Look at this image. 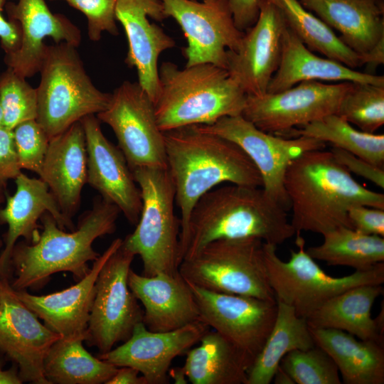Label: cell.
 I'll return each instance as SVG.
<instances>
[{
  "label": "cell",
  "mask_w": 384,
  "mask_h": 384,
  "mask_svg": "<svg viewBox=\"0 0 384 384\" xmlns=\"http://www.w3.org/2000/svg\"><path fill=\"white\" fill-rule=\"evenodd\" d=\"M284 186L296 233L324 235L339 227L351 228L348 211L354 206L384 209L383 193L359 183L324 149L307 151L292 159L284 174Z\"/></svg>",
  "instance_id": "obj_1"
},
{
  "label": "cell",
  "mask_w": 384,
  "mask_h": 384,
  "mask_svg": "<svg viewBox=\"0 0 384 384\" xmlns=\"http://www.w3.org/2000/svg\"><path fill=\"white\" fill-rule=\"evenodd\" d=\"M295 233L287 210L262 187L229 183L208 191L194 205L179 242L181 262L217 240L256 238L277 246Z\"/></svg>",
  "instance_id": "obj_2"
},
{
  "label": "cell",
  "mask_w": 384,
  "mask_h": 384,
  "mask_svg": "<svg viewBox=\"0 0 384 384\" xmlns=\"http://www.w3.org/2000/svg\"><path fill=\"white\" fill-rule=\"evenodd\" d=\"M167 170L181 213L179 242L198 200L223 183L262 187L261 175L233 142L190 125L164 132Z\"/></svg>",
  "instance_id": "obj_3"
},
{
  "label": "cell",
  "mask_w": 384,
  "mask_h": 384,
  "mask_svg": "<svg viewBox=\"0 0 384 384\" xmlns=\"http://www.w3.org/2000/svg\"><path fill=\"white\" fill-rule=\"evenodd\" d=\"M121 213L119 208L103 199L96 198L90 210L70 233L60 228L53 217L46 213L41 218V232L33 243L16 244L11 254L16 279L11 287L16 290L39 289L53 274L69 272L76 280L90 270L87 262L100 255L92 247L98 238L112 234Z\"/></svg>",
  "instance_id": "obj_4"
},
{
  "label": "cell",
  "mask_w": 384,
  "mask_h": 384,
  "mask_svg": "<svg viewBox=\"0 0 384 384\" xmlns=\"http://www.w3.org/2000/svg\"><path fill=\"white\" fill-rule=\"evenodd\" d=\"M159 92L154 102L161 132L190 125H210L225 117L241 115L247 95L228 70L209 63L179 69L162 63Z\"/></svg>",
  "instance_id": "obj_5"
},
{
  "label": "cell",
  "mask_w": 384,
  "mask_h": 384,
  "mask_svg": "<svg viewBox=\"0 0 384 384\" xmlns=\"http://www.w3.org/2000/svg\"><path fill=\"white\" fill-rule=\"evenodd\" d=\"M36 88V121L49 139L88 115L107 107L111 93L100 90L87 74L77 47L48 46Z\"/></svg>",
  "instance_id": "obj_6"
},
{
  "label": "cell",
  "mask_w": 384,
  "mask_h": 384,
  "mask_svg": "<svg viewBox=\"0 0 384 384\" xmlns=\"http://www.w3.org/2000/svg\"><path fill=\"white\" fill-rule=\"evenodd\" d=\"M142 196L137 227L122 245L143 263V275L178 272L180 219L175 214V189L167 169L139 167L132 171Z\"/></svg>",
  "instance_id": "obj_7"
},
{
  "label": "cell",
  "mask_w": 384,
  "mask_h": 384,
  "mask_svg": "<svg viewBox=\"0 0 384 384\" xmlns=\"http://www.w3.org/2000/svg\"><path fill=\"white\" fill-rule=\"evenodd\" d=\"M178 272L203 289L276 301L270 285L264 242L256 238L220 239L181 261Z\"/></svg>",
  "instance_id": "obj_8"
},
{
  "label": "cell",
  "mask_w": 384,
  "mask_h": 384,
  "mask_svg": "<svg viewBox=\"0 0 384 384\" xmlns=\"http://www.w3.org/2000/svg\"><path fill=\"white\" fill-rule=\"evenodd\" d=\"M295 234L298 250H291L289 260H282L272 244L264 242V253L276 301L292 306L298 316L307 319L331 298L351 287L383 284L384 262L344 277L327 274L306 252L301 233Z\"/></svg>",
  "instance_id": "obj_9"
},
{
  "label": "cell",
  "mask_w": 384,
  "mask_h": 384,
  "mask_svg": "<svg viewBox=\"0 0 384 384\" xmlns=\"http://www.w3.org/2000/svg\"><path fill=\"white\" fill-rule=\"evenodd\" d=\"M96 117L112 128L132 171L167 169L164 133L157 124L154 103L138 82L124 81Z\"/></svg>",
  "instance_id": "obj_10"
},
{
  "label": "cell",
  "mask_w": 384,
  "mask_h": 384,
  "mask_svg": "<svg viewBox=\"0 0 384 384\" xmlns=\"http://www.w3.org/2000/svg\"><path fill=\"white\" fill-rule=\"evenodd\" d=\"M134 255L122 242L100 270L90 311L85 341L105 353L126 341L142 322L144 311L128 285Z\"/></svg>",
  "instance_id": "obj_11"
},
{
  "label": "cell",
  "mask_w": 384,
  "mask_h": 384,
  "mask_svg": "<svg viewBox=\"0 0 384 384\" xmlns=\"http://www.w3.org/2000/svg\"><path fill=\"white\" fill-rule=\"evenodd\" d=\"M354 82L302 81L275 93L247 95L242 116L260 129L281 137L331 114Z\"/></svg>",
  "instance_id": "obj_12"
},
{
  "label": "cell",
  "mask_w": 384,
  "mask_h": 384,
  "mask_svg": "<svg viewBox=\"0 0 384 384\" xmlns=\"http://www.w3.org/2000/svg\"><path fill=\"white\" fill-rule=\"evenodd\" d=\"M196 126L238 144L259 171L265 191L287 210L290 209V203L284 178L289 164L305 151L324 149L326 144L308 137H284L264 132L242 115L225 117L210 125Z\"/></svg>",
  "instance_id": "obj_13"
},
{
  "label": "cell",
  "mask_w": 384,
  "mask_h": 384,
  "mask_svg": "<svg viewBox=\"0 0 384 384\" xmlns=\"http://www.w3.org/2000/svg\"><path fill=\"white\" fill-rule=\"evenodd\" d=\"M188 283L201 320L233 345L250 368L273 327L277 301L216 292Z\"/></svg>",
  "instance_id": "obj_14"
},
{
  "label": "cell",
  "mask_w": 384,
  "mask_h": 384,
  "mask_svg": "<svg viewBox=\"0 0 384 384\" xmlns=\"http://www.w3.org/2000/svg\"><path fill=\"white\" fill-rule=\"evenodd\" d=\"M168 17L181 28L188 45L186 66L209 63L226 69L227 51L238 50L244 32L234 23L227 0H161Z\"/></svg>",
  "instance_id": "obj_15"
},
{
  "label": "cell",
  "mask_w": 384,
  "mask_h": 384,
  "mask_svg": "<svg viewBox=\"0 0 384 384\" xmlns=\"http://www.w3.org/2000/svg\"><path fill=\"white\" fill-rule=\"evenodd\" d=\"M60 337L18 299L7 277H0V351L17 366L23 383L49 384L44 361Z\"/></svg>",
  "instance_id": "obj_16"
},
{
  "label": "cell",
  "mask_w": 384,
  "mask_h": 384,
  "mask_svg": "<svg viewBox=\"0 0 384 384\" xmlns=\"http://www.w3.org/2000/svg\"><path fill=\"white\" fill-rule=\"evenodd\" d=\"M287 28L279 7L270 0H260L256 22L244 31L238 50L227 51L226 70L247 95L267 92L279 65Z\"/></svg>",
  "instance_id": "obj_17"
},
{
  "label": "cell",
  "mask_w": 384,
  "mask_h": 384,
  "mask_svg": "<svg viewBox=\"0 0 384 384\" xmlns=\"http://www.w3.org/2000/svg\"><path fill=\"white\" fill-rule=\"evenodd\" d=\"M209 328L198 321L174 331L156 332L139 322L122 345L97 357L118 368L137 369L147 384H166L172 361L199 342Z\"/></svg>",
  "instance_id": "obj_18"
},
{
  "label": "cell",
  "mask_w": 384,
  "mask_h": 384,
  "mask_svg": "<svg viewBox=\"0 0 384 384\" xmlns=\"http://www.w3.org/2000/svg\"><path fill=\"white\" fill-rule=\"evenodd\" d=\"M115 16L127 38L125 63L136 68L139 84L154 103L159 92V57L176 46L172 38L148 19L161 22L168 18L163 3L161 0H118Z\"/></svg>",
  "instance_id": "obj_19"
},
{
  "label": "cell",
  "mask_w": 384,
  "mask_h": 384,
  "mask_svg": "<svg viewBox=\"0 0 384 384\" xmlns=\"http://www.w3.org/2000/svg\"><path fill=\"white\" fill-rule=\"evenodd\" d=\"M80 122L85 136L87 183L116 205L130 223L137 224L141 191L123 153L105 137L97 117L86 116Z\"/></svg>",
  "instance_id": "obj_20"
},
{
  "label": "cell",
  "mask_w": 384,
  "mask_h": 384,
  "mask_svg": "<svg viewBox=\"0 0 384 384\" xmlns=\"http://www.w3.org/2000/svg\"><path fill=\"white\" fill-rule=\"evenodd\" d=\"M7 11L10 20L20 27L21 42L16 51L5 55L4 62L24 78L39 73L47 47L45 38L77 48L81 42L78 27L63 15L53 14L45 0H18Z\"/></svg>",
  "instance_id": "obj_21"
},
{
  "label": "cell",
  "mask_w": 384,
  "mask_h": 384,
  "mask_svg": "<svg viewBox=\"0 0 384 384\" xmlns=\"http://www.w3.org/2000/svg\"><path fill=\"white\" fill-rule=\"evenodd\" d=\"M122 242L121 238L114 240L94 261L90 272L65 289L40 296L33 295L26 290H15L16 294L51 331L63 338L82 337L86 340L97 275Z\"/></svg>",
  "instance_id": "obj_22"
},
{
  "label": "cell",
  "mask_w": 384,
  "mask_h": 384,
  "mask_svg": "<svg viewBox=\"0 0 384 384\" xmlns=\"http://www.w3.org/2000/svg\"><path fill=\"white\" fill-rule=\"evenodd\" d=\"M14 180L16 192L13 196H6L5 206L0 208V221L8 225L5 246L0 255V277L7 275L12 251L19 238H23L28 243L37 240L41 229L38 222L46 213L53 217L60 228L75 230L43 181L30 178L22 172Z\"/></svg>",
  "instance_id": "obj_23"
},
{
  "label": "cell",
  "mask_w": 384,
  "mask_h": 384,
  "mask_svg": "<svg viewBox=\"0 0 384 384\" xmlns=\"http://www.w3.org/2000/svg\"><path fill=\"white\" fill-rule=\"evenodd\" d=\"M128 285L142 302V322L151 331H174L201 321L190 286L179 272L147 277L131 270Z\"/></svg>",
  "instance_id": "obj_24"
},
{
  "label": "cell",
  "mask_w": 384,
  "mask_h": 384,
  "mask_svg": "<svg viewBox=\"0 0 384 384\" xmlns=\"http://www.w3.org/2000/svg\"><path fill=\"white\" fill-rule=\"evenodd\" d=\"M38 175L48 186L64 217L73 223L87 183L85 136L80 121L50 139Z\"/></svg>",
  "instance_id": "obj_25"
},
{
  "label": "cell",
  "mask_w": 384,
  "mask_h": 384,
  "mask_svg": "<svg viewBox=\"0 0 384 384\" xmlns=\"http://www.w3.org/2000/svg\"><path fill=\"white\" fill-rule=\"evenodd\" d=\"M309 80L384 86L383 75L360 72L336 60L314 54L287 27L282 36L279 65L269 83L267 92H281L300 82Z\"/></svg>",
  "instance_id": "obj_26"
},
{
  "label": "cell",
  "mask_w": 384,
  "mask_h": 384,
  "mask_svg": "<svg viewBox=\"0 0 384 384\" xmlns=\"http://www.w3.org/2000/svg\"><path fill=\"white\" fill-rule=\"evenodd\" d=\"M383 294L382 284H368L351 287L331 298L306 320L309 327L334 329L361 340L384 345L383 305L375 317L371 309Z\"/></svg>",
  "instance_id": "obj_27"
},
{
  "label": "cell",
  "mask_w": 384,
  "mask_h": 384,
  "mask_svg": "<svg viewBox=\"0 0 384 384\" xmlns=\"http://www.w3.org/2000/svg\"><path fill=\"white\" fill-rule=\"evenodd\" d=\"M356 53L364 55L384 38L383 0H298Z\"/></svg>",
  "instance_id": "obj_28"
},
{
  "label": "cell",
  "mask_w": 384,
  "mask_h": 384,
  "mask_svg": "<svg viewBox=\"0 0 384 384\" xmlns=\"http://www.w3.org/2000/svg\"><path fill=\"white\" fill-rule=\"evenodd\" d=\"M315 343L336 363L345 384L384 383V345L341 330L309 327Z\"/></svg>",
  "instance_id": "obj_29"
},
{
  "label": "cell",
  "mask_w": 384,
  "mask_h": 384,
  "mask_svg": "<svg viewBox=\"0 0 384 384\" xmlns=\"http://www.w3.org/2000/svg\"><path fill=\"white\" fill-rule=\"evenodd\" d=\"M200 345L186 353L183 368L193 384H246L250 368L241 353L225 337L208 330Z\"/></svg>",
  "instance_id": "obj_30"
},
{
  "label": "cell",
  "mask_w": 384,
  "mask_h": 384,
  "mask_svg": "<svg viewBox=\"0 0 384 384\" xmlns=\"http://www.w3.org/2000/svg\"><path fill=\"white\" fill-rule=\"evenodd\" d=\"M277 305L273 327L247 371L246 384H270L286 354L316 346L306 319L283 302L277 301Z\"/></svg>",
  "instance_id": "obj_31"
},
{
  "label": "cell",
  "mask_w": 384,
  "mask_h": 384,
  "mask_svg": "<svg viewBox=\"0 0 384 384\" xmlns=\"http://www.w3.org/2000/svg\"><path fill=\"white\" fill-rule=\"evenodd\" d=\"M82 337H60L50 347L43 364L49 384L106 383L118 367L91 355Z\"/></svg>",
  "instance_id": "obj_32"
},
{
  "label": "cell",
  "mask_w": 384,
  "mask_h": 384,
  "mask_svg": "<svg viewBox=\"0 0 384 384\" xmlns=\"http://www.w3.org/2000/svg\"><path fill=\"white\" fill-rule=\"evenodd\" d=\"M323 242L308 247L314 259L328 265L347 266L366 271L384 262V238L366 235L348 227H339L322 235Z\"/></svg>",
  "instance_id": "obj_33"
},
{
  "label": "cell",
  "mask_w": 384,
  "mask_h": 384,
  "mask_svg": "<svg viewBox=\"0 0 384 384\" xmlns=\"http://www.w3.org/2000/svg\"><path fill=\"white\" fill-rule=\"evenodd\" d=\"M282 10L287 27L311 51L356 69L364 65L361 55L338 37L325 22L306 9L298 0H270Z\"/></svg>",
  "instance_id": "obj_34"
},
{
  "label": "cell",
  "mask_w": 384,
  "mask_h": 384,
  "mask_svg": "<svg viewBox=\"0 0 384 384\" xmlns=\"http://www.w3.org/2000/svg\"><path fill=\"white\" fill-rule=\"evenodd\" d=\"M304 136L338 148L384 169V135L355 129L337 114L289 132L284 137Z\"/></svg>",
  "instance_id": "obj_35"
},
{
  "label": "cell",
  "mask_w": 384,
  "mask_h": 384,
  "mask_svg": "<svg viewBox=\"0 0 384 384\" xmlns=\"http://www.w3.org/2000/svg\"><path fill=\"white\" fill-rule=\"evenodd\" d=\"M337 114L363 132L375 133L384 124V86L354 82Z\"/></svg>",
  "instance_id": "obj_36"
},
{
  "label": "cell",
  "mask_w": 384,
  "mask_h": 384,
  "mask_svg": "<svg viewBox=\"0 0 384 384\" xmlns=\"http://www.w3.org/2000/svg\"><path fill=\"white\" fill-rule=\"evenodd\" d=\"M280 367L295 384H341L338 368L331 356L321 347L294 350L286 354Z\"/></svg>",
  "instance_id": "obj_37"
},
{
  "label": "cell",
  "mask_w": 384,
  "mask_h": 384,
  "mask_svg": "<svg viewBox=\"0 0 384 384\" xmlns=\"http://www.w3.org/2000/svg\"><path fill=\"white\" fill-rule=\"evenodd\" d=\"M26 79L9 68L0 75L3 125L11 130L22 122L36 119V88Z\"/></svg>",
  "instance_id": "obj_38"
},
{
  "label": "cell",
  "mask_w": 384,
  "mask_h": 384,
  "mask_svg": "<svg viewBox=\"0 0 384 384\" xmlns=\"http://www.w3.org/2000/svg\"><path fill=\"white\" fill-rule=\"evenodd\" d=\"M13 135L20 168L38 175L50 141L47 134L33 119L17 125L13 129Z\"/></svg>",
  "instance_id": "obj_39"
},
{
  "label": "cell",
  "mask_w": 384,
  "mask_h": 384,
  "mask_svg": "<svg viewBox=\"0 0 384 384\" xmlns=\"http://www.w3.org/2000/svg\"><path fill=\"white\" fill-rule=\"evenodd\" d=\"M70 6L82 12L87 18V36L98 41L103 32L117 36L115 10L118 0H65Z\"/></svg>",
  "instance_id": "obj_40"
},
{
  "label": "cell",
  "mask_w": 384,
  "mask_h": 384,
  "mask_svg": "<svg viewBox=\"0 0 384 384\" xmlns=\"http://www.w3.org/2000/svg\"><path fill=\"white\" fill-rule=\"evenodd\" d=\"M351 228L366 235L384 237V209L357 205L348 211Z\"/></svg>",
  "instance_id": "obj_41"
},
{
  "label": "cell",
  "mask_w": 384,
  "mask_h": 384,
  "mask_svg": "<svg viewBox=\"0 0 384 384\" xmlns=\"http://www.w3.org/2000/svg\"><path fill=\"white\" fill-rule=\"evenodd\" d=\"M330 151L335 159L351 174L361 176L384 188V169L343 149L333 147Z\"/></svg>",
  "instance_id": "obj_42"
},
{
  "label": "cell",
  "mask_w": 384,
  "mask_h": 384,
  "mask_svg": "<svg viewBox=\"0 0 384 384\" xmlns=\"http://www.w3.org/2000/svg\"><path fill=\"white\" fill-rule=\"evenodd\" d=\"M21 173L13 130L0 127V186L6 188L7 181L15 179Z\"/></svg>",
  "instance_id": "obj_43"
},
{
  "label": "cell",
  "mask_w": 384,
  "mask_h": 384,
  "mask_svg": "<svg viewBox=\"0 0 384 384\" xmlns=\"http://www.w3.org/2000/svg\"><path fill=\"white\" fill-rule=\"evenodd\" d=\"M235 26L244 32L256 22L260 0H227Z\"/></svg>",
  "instance_id": "obj_44"
},
{
  "label": "cell",
  "mask_w": 384,
  "mask_h": 384,
  "mask_svg": "<svg viewBox=\"0 0 384 384\" xmlns=\"http://www.w3.org/2000/svg\"><path fill=\"white\" fill-rule=\"evenodd\" d=\"M9 0H0V42L5 55L16 51L21 42V31L18 24L6 20L3 16V9Z\"/></svg>",
  "instance_id": "obj_45"
},
{
  "label": "cell",
  "mask_w": 384,
  "mask_h": 384,
  "mask_svg": "<svg viewBox=\"0 0 384 384\" xmlns=\"http://www.w3.org/2000/svg\"><path fill=\"white\" fill-rule=\"evenodd\" d=\"M135 368L122 366L105 384H147L145 378Z\"/></svg>",
  "instance_id": "obj_46"
},
{
  "label": "cell",
  "mask_w": 384,
  "mask_h": 384,
  "mask_svg": "<svg viewBox=\"0 0 384 384\" xmlns=\"http://www.w3.org/2000/svg\"><path fill=\"white\" fill-rule=\"evenodd\" d=\"M364 65L368 71L375 70L384 63V38H382L367 53L363 55Z\"/></svg>",
  "instance_id": "obj_47"
},
{
  "label": "cell",
  "mask_w": 384,
  "mask_h": 384,
  "mask_svg": "<svg viewBox=\"0 0 384 384\" xmlns=\"http://www.w3.org/2000/svg\"><path fill=\"white\" fill-rule=\"evenodd\" d=\"M22 383L16 365L14 364L9 370H3L0 366V384H21Z\"/></svg>",
  "instance_id": "obj_48"
},
{
  "label": "cell",
  "mask_w": 384,
  "mask_h": 384,
  "mask_svg": "<svg viewBox=\"0 0 384 384\" xmlns=\"http://www.w3.org/2000/svg\"><path fill=\"white\" fill-rule=\"evenodd\" d=\"M168 375L174 380L175 384H187L188 383L183 366L169 369Z\"/></svg>",
  "instance_id": "obj_49"
},
{
  "label": "cell",
  "mask_w": 384,
  "mask_h": 384,
  "mask_svg": "<svg viewBox=\"0 0 384 384\" xmlns=\"http://www.w3.org/2000/svg\"><path fill=\"white\" fill-rule=\"evenodd\" d=\"M272 382L274 384H295L291 376L280 366L274 375Z\"/></svg>",
  "instance_id": "obj_50"
},
{
  "label": "cell",
  "mask_w": 384,
  "mask_h": 384,
  "mask_svg": "<svg viewBox=\"0 0 384 384\" xmlns=\"http://www.w3.org/2000/svg\"><path fill=\"white\" fill-rule=\"evenodd\" d=\"M5 188L4 187L0 186V208L1 204L4 202V200L6 199V193H5ZM3 246V241L1 238H0V249Z\"/></svg>",
  "instance_id": "obj_51"
},
{
  "label": "cell",
  "mask_w": 384,
  "mask_h": 384,
  "mask_svg": "<svg viewBox=\"0 0 384 384\" xmlns=\"http://www.w3.org/2000/svg\"><path fill=\"white\" fill-rule=\"evenodd\" d=\"M3 126V111L2 107L0 102V127Z\"/></svg>",
  "instance_id": "obj_52"
},
{
  "label": "cell",
  "mask_w": 384,
  "mask_h": 384,
  "mask_svg": "<svg viewBox=\"0 0 384 384\" xmlns=\"http://www.w3.org/2000/svg\"><path fill=\"white\" fill-rule=\"evenodd\" d=\"M203 1H207V0H202Z\"/></svg>",
  "instance_id": "obj_53"
},
{
  "label": "cell",
  "mask_w": 384,
  "mask_h": 384,
  "mask_svg": "<svg viewBox=\"0 0 384 384\" xmlns=\"http://www.w3.org/2000/svg\"><path fill=\"white\" fill-rule=\"evenodd\" d=\"M50 1H54V0H50Z\"/></svg>",
  "instance_id": "obj_54"
}]
</instances>
